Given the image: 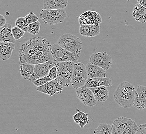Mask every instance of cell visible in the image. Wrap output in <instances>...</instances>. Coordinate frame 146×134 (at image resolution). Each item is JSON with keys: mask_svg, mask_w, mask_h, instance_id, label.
<instances>
[{"mask_svg": "<svg viewBox=\"0 0 146 134\" xmlns=\"http://www.w3.org/2000/svg\"><path fill=\"white\" fill-rule=\"evenodd\" d=\"M75 64L73 62H56L58 76L56 79L63 86L68 87L71 85Z\"/></svg>", "mask_w": 146, "mask_h": 134, "instance_id": "obj_6", "label": "cell"}, {"mask_svg": "<svg viewBox=\"0 0 146 134\" xmlns=\"http://www.w3.org/2000/svg\"><path fill=\"white\" fill-rule=\"evenodd\" d=\"M90 26L87 24H82L80 25L79 33L82 36L89 37Z\"/></svg>", "mask_w": 146, "mask_h": 134, "instance_id": "obj_29", "label": "cell"}, {"mask_svg": "<svg viewBox=\"0 0 146 134\" xmlns=\"http://www.w3.org/2000/svg\"><path fill=\"white\" fill-rule=\"evenodd\" d=\"M56 62L54 61H50L35 64L34 72L29 81L33 83L38 79L48 76L51 68L56 65Z\"/></svg>", "mask_w": 146, "mask_h": 134, "instance_id": "obj_10", "label": "cell"}, {"mask_svg": "<svg viewBox=\"0 0 146 134\" xmlns=\"http://www.w3.org/2000/svg\"><path fill=\"white\" fill-rule=\"evenodd\" d=\"M6 24V20L3 15L0 14V28L2 27Z\"/></svg>", "mask_w": 146, "mask_h": 134, "instance_id": "obj_34", "label": "cell"}, {"mask_svg": "<svg viewBox=\"0 0 146 134\" xmlns=\"http://www.w3.org/2000/svg\"><path fill=\"white\" fill-rule=\"evenodd\" d=\"M138 4L146 8V0H136Z\"/></svg>", "mask_w": 146, "mask_h": 134, "instance_id": "obj_35", "label": "cell"}, {"mask_svg": "<svg viewBox=\"0 0 146 134\" xmlns=\"http://www.w3.org/2000/svg\"><path fill=\"white\" fill-rule=\"evenodd\" d=\"M136 89L128 81L119 84L116 88L113 98L115 103L124 108H130L134 105Z\"/></svg>", "mask_w": 146, "mask_h": 134, "instance_id": "obj_2", "label": "cell"}, {"mask_svg": "<svg viewBox=\"0 0 146 134\" xmlns=\"http://www.w3.org/2000/svg\"><path fill=\"white\" fill-rule=\"evenodd\" d=\"M79 22L80 25L100 24L102 22L101 16L96 11H86L80 16Z\"/></svg>", "mask_w": 146, "mask_h": 134, "instance_id": "obj_13", "label": "cell"}, {"mask_svg": "<svg viewBox=\"0 0 146 134\" xmlns=\"http://www.w3.org/2000/svg\"><path fill=\"white\" fill-rule=\"evenodd\" d=\"M134 105L139 110L146 108V86L141 85H138L136 90Z\"/></svg>", "mask_w": 146, "mask_h": 134, "instance_id": "obj_14", "label": "cell"}, {"mask_svg": "<svg viewBox=\"0 0 146 134\" xmlns=\"http://www.w3.org/2000/svg\"><path fill=\"white\" fill-rule=\"evenodd\" d=\"M39 16L45 24L54 25L63 22L67 17V14L65 9H43L40 11Z\"/></svg>", "mask_w": 146, "mask_h": 134, "instance_id": "obj_5", "label": "cell"}, {"mask_svg": "<svg viewBox=\"0 0 146 134\" xmlns=\"http://www.w3.org/2000/svg\"><path fill=\"white\" fill-rule=\"evenodd\" d=\"M73 118L74 121L77 124H78L82 129H83L89 122L88 114L80 110H78L73 116Z\"/></svg>", "mask_w": 146, "mask_h": 134, "instance_id": "obj_23", "label": "cell"}, {"mask_svg": "<svg viewBox=\"0 0 146 134\" xmlns=\"http://www.w3.org/2000/svg\"><path fill=\"white\" fill-rule=\"evenodd\" d=\"M40 23L38 21L29 24L28 32L33 35H36L39 33L40 29Z\"/></svg>", "mask_w": 146, "mask_h": 134, "instance_id": "obj_25", "label": "cell"}, {"mask_svg": "<svg viewBox=\"0 0 146 134\" xmlns=\"http://www.w3.org/2000/svg\"><path fill=\"white\" fill-rule=\"evenodd\" d=\"M12 28V25L10 23H6L0 28V42L7 41L15 43L16 39L13 35Z\"/></svg>", "mask_w": 146, "mask_h": 134, "instance_id": "obj_18", "label": "cell"}, {"mask_svg": "<svg viewBox=\"0 0 146 134\" xmlns=\"http://www.w3.org/2000/svg\"><path fill=\"white\" fill-rule=\"evenodd\" d=\"M111 126L112 134H135L138 129L135 121L125 117L115 119Z\"/></svg>", "mask_w": 146, "mask_h": 134, "instance_id": "obj_3", "label": "cell"}, {"mask_svg": "<svg viewBox=\"0 0 146 134\" xmlns=\"http://www.w3.org/2000/svg\"><path fill=\"white\" fill-rule=\"evenodd\" d=\"M135 134H146V124H143L139 126L137 131Z\"/></svg>", "mask_w": 146, "mask_h": 134, "instance_id": "obj_33", "label": "cell"}, {"mask_svg": "<svg viewBox=\"0 0 146 134\" xmlns=\"http://www.w3.org/2000/svg\"><path fill=\"white\" fill-rule=\"evenodd\" d=\"M51 48L50 42L45 37H32L20 47L19 64L28 63L35 65L54 61Z\"/></svg>", "mask_w": 146, "mask_h": 134, "instance_id": "obj_1", "label": "cell"}, {"mask_svg": "<svg viewBox=\"0 0 146 134\" xmlns=\"http://www.w3.org/2000/svg\"><path fill=\"white\" fill-rule=\"evenodd\" d=\"M89 62L92 64L101 67L105 71L109 70L112 64L111 57L106 52L93 53L90 56Z\"/></svg>", "mask_w": 146, "mask_h": 134, "instance_id": "obj_9", "label": "cell"}, {"mask_svg": "<svg viewBox=\"0 0 146 134\" xmlns=\"http://www.w3.org/2000/svg\"><path fill=\"white\" fill-rule=\"evenodd\" d=\"M51 53L54 61L56 62H77L80 56L72 53L61 47L58 43L52 45Z\"/></svg>", "mask_w": 146, "mask_h": 134, "instance_id": "obj_8", "label": "cell"}, {"mask_svg": "<svg viewBox=\"0 0 146 134\" xmlns=\"http://www.w3.org/2000/svg\"><path fill=\"white\" fill-rule=\"evenodd\" d=\"M111 127L109 124L101 123L94 130V134H112Z\"/></svg>", "mask_w": 146, "mask_h": 134, "instance_id": "obj_24", "label": "cell"}, {"mask_svg": "<svg viewBox=\"0 0 146 134\" xmlns=\"http://www.w3.org/2000/svg\"><path fill=\"white\" fill-rule=\"evenodd\" d=\"M20 64V72L25 79H29L34 72V64L24 63Z\"/></svg>", "mask_w": 146, "mask_h": 134, "instance_id": "obj_22", "label": "cell"}, {"mask_svg": "<svg viewBox=\"0 0 146 134\" xmlns=\"http://www.w3.org/2000/svg\"><path fill=\"white\" fill-rule=\"evenodd\" d=\"M68 5V0H44V9H65Z\"/></svg>", "mask_w": 146, "mask_h": 134, "instance_id": "obj_20", "label": "cell"}, {"mask_svg": "<svg viewBox=\"0 0 146 134\" xmlns=\"http://www.w3.org/2000/svg\"><path fill=\"white\" fill-rule=\"evenodd\" d=\"M96 100L98 102H103L109 98L110 93L107 87L100 86L91 88Z\"/></svg>", "mask_w": 146, "mask_h": 134, "instance_id": "obj_19", "label": "cell"}, {"mask_svg": "<svg viewBox=\"0 0 146 134\" xmlns=\"http://www.w3.org/2000/svg\"><path fill=\"white\" fill-rule=\"evenodd\" d=\"M52 80H53L52 78H51L49 76H47L44 78H39L37 79L36 81L33 83V84H34V85H35L36 87L41 86L44 85L47 83L49 81H51Z\"/></svg>", "mask_w": 146, "mask_h": 134, "instance_id": "obj_30", "label": "cell"}, {"mask_svg": "<svg viewBox=\"0 0 146 134\" xmlns=\"http://www.w3.org/2000/svg\"><path fill=\"white\" fill-rule=\"evenodd\" d=\"M63 87L56 79H54L42 86L37 87V90L51 97L55 94L61 93L63 90Z\"/></svg>", "mask_w": 146, "mask_h": 134, "instance_id": "obj_12", "label": "cell"}, {"mask_svg": "<svg viewBox=\"0 0 146 134\" xmlns=\"http://www.w3.org/2000/svg\"><path fill=\"white\" fill-rule=\"evenodd\" d=\"M57 43L61 47L80 56L82 49V40L72 34H65L60 37Z\"/></svg>", "mask_w": 146, "mask_h": 134, "instance_id": "obj_4", "label": "cell"}, {"mask_svg": "<svg viewBox=\"0 0 146 134\" xmlns=\"http://www.w3.org/2000/svg\"><path fill=\"white\" fill-rule=\"evenodd\" d=\"M15 48V44L7 41L0 42V58L3 60H7L11 58Z\"/></svg>", "mask_w": 146, "mask_h": 134, "instance_id": "obj_17", "label": "cell"}, {"mask_svg": "<svg viewBox=\"0 0 146 134\" xmlns=\"http://www.w3.org/2000/svg\"><path fill=\"white\" fill-rule=\"evenodd\" d=\"M76 92L77 98L82 103L90 107L96 106L97 101L90 88L84 86L77 89Z\"/></svg>", "mask_w": 146, "mask_h": 134, "instance_id": "obj_11", "label": "cell"}, {"mask_svg": "<svg viewBox=\"0 0 146 134\" xmlns=\"http://www.w3.org/2000/svg\"><path fill=\"white\" fill-rule=\"evenodd\" d=\"M88 78H106V73L105 70L101 67L96 66L88 62L86 66Z\"/></svg>", "mask_w": 146, "mask_h": 134, "instance_id": "obj_16", "label": "cell"}, {"mask_svg": "<svg viewBox=\"0 0 146 134\" xmlns=\"http://www.w3.org/2000/svg\"><path fill=\"white\" fill-rule=\"evenodd\" d=\"M133 17L138 22L146 23V8L139 4L135 5L132 11Z\"/></svg>", "mask_w": 146, "mask_h": 134, "instance_id": "obj_21", "label": "cell"}, {"mask_svg": "<svg viewBox=\"0 0 146 134\" xmlns=\"http://www.w3.org/2000/svg\"><path fill=\"white\" fill-rule=\"evenodd\" d=\"M48 76L51 78H52L53 80L56 79L57 76H58V68L56 67V65L54 66V67H52L51 68L49 74H48Z\"/></svg>", "mask_w": 146, "mask_h": 134, "instance_id": "obj_32", "label": "cell"}, {"mask_svg": "<svg viewBox=\"0 0 146 134\" xmlns=\"http://www.w3.org/2000/svg\"><path fill=\"white\" fill-rule=\"evenodd\" d=\"M84 86L88 88H93L96 87L112 86V81L111 79L108 78H88Z\"/></svg>", "mask_w": 146, "mask_h": 134, "instance_id": "obj_15", "label": "cell"}, {"mask_svg": "<svg viewBox=\"0 0 146 134\" xmlns=\"http://www.w3.org/2000/svg\"><path fill=\"white\" fill-rule=\"evenodd\" d=\"M127 1H131V0H127Z\"/></svg>", "mask_w": 146, "mask_h": 134, "instance_id": "obj_36", "label": "cell"}, {"mask_svg": "<svg viewBox=\"0 0 146 134\" xmlns=\"http://www.w3.org/2000/svg\"><path fill=\"white\" fill-rule=\"evenodd\" d=\"M101 26L100 24H93L90 26V37H94L100 33Z\"/></svg>", "mask_w": 146, "mask_h": 134, "instance_id": "obj_28", "label": "cell"}, {"mask_svg": "<svg viewBox=\"0 0 146 134\" xmlns=\"http://www.w3.org/2000/svg\"><path fill=\"white\" fill-rule=\"evenodd\" d=\"M12 33L15 39H16V40H18L21 39L24 36L25 32L22 29L16 26L12 28Z\"/></svg>", "mask_w": 146, "mask_h": 134, "instance_id": "obj_27", "label": "cell"}, {"mask_svg": "<svg viewBox=\"0 0 146 134\" xmlns=\"http://www.w3.org/2000/svg\"><path fill=\"white\" fill-rule=\"evenodd\" d=\"M88 79L86 68L82 62L75 64L73 76L71 81V86L74 89H78L84 86Z\"/></svg>", "mask_w": 146, "mask_h": 134, "instance_id": "obj_7", "label": "cell"}, {"mask_svg": "<svg viewBox=\"0 0 146 134\" xmlns=\"http://www.w3.org/2000/svg\"><path fill=\"white\" fill-rule=\"evenodd\" d=\"M26 22L28 24L35 22L39 21V18L36 14H34L33 12H30L25 17Z\"/></svg>", "mask_w": 146, "mask_h": 134, "instance_id": "obj_31", "label": "cell"}, {"mask_svg": "<svg viewBox=\"0 0 146 134\" xmlns=\"http://www.w3.org/2000/svg\"><path fill=\"white\" fill-rule=\"evenodd\" d=\"M15 25L17 27L22 29L25 32H28L29 24L26 22L25 17H19L16 20Z\"/></svg>", "mask_w": 146, "mask_h": 134, "instance_id": "obj_26", "label": "cell"}]
</instances>
